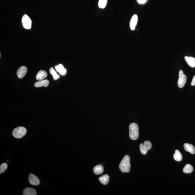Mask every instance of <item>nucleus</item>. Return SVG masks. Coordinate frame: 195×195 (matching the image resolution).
Segmentation results:
<instances>
[{
	"label": "nucleus",
	"mask_w": 195,
	"mask_h": 195,
	"mask_svg": "<svg viewBox=\"0 0 195 195\" xmlns=\"http://www.w3.org/2000/svg\"><path fill=\"white\" fill-rule=\"evenodd\" d=\"M107 3V0H99L98 3V7L102 9L105 8L106 6Z\"/></svg>",
	"instance_id": "412c9836"
},
{
	"label": "nucleus",
	"mask_w": 195,
	"mask_h": 195,
	"mask_svg": "<svg viewBox=\"0 0 195 195\" xmlns=\"http://www.w3.org/2000/svg\"><path fill=\"white\" fill-rule=\"evenodd\" d=\"M29 181L30 184L34 186H38L40 183L38 178L33 173H31L29 176Z\"/></svg>",
	"instance_id": "0eeeda50"
},
{
	"label": "nucleus",
	"mask_w": 195,
	"mask_h": 195,
	"mask_svg": "<svg viewBox=\"0 0 195 195\" xmlns=\"http://www.w3.org/2000/svg\"><path fill=\"white\" fill-rule=\"evenodd\" d=\"M55 67L57 71L61 75H64L66 73V70L64 68L62 64H59L58 65L55 66Z\"/></svg>",
	"instance_id": "f3484780"
},
{
	"label": "nucleus",
	"mask_w": 195,
	"mask_h": 195,
	"mask_svg": "<svg viewBox=\"0 0 195 195\" xmlns=\"http://www.w3.org/2000/svg\"><path fill=\"white\" fill-rule=\"evenodd\" d=\"M22 23L23 27L27 29H29L31 28V18L27 15H24L22 18Z\"/></svg>",
	"instance_id": "423d86ee"
},
{
	"label": "nucleus",
	"mask_w": 195,
	"mask_h": 195,
	"mask_svg": "<svg viewBox=\"0 0 195 195\" xmlns=\"http://www.w3.org/2000/svg\"><path fill=\"white\" fill-rule=\"evenodd\" d=\"M187 77L183 74V70H180L179 72V78L178 80L177 84L180 88H183L185 84Z\"/></svg>",
	"instance_id": "39448f33"
},
{
	"label": "nucleus",
	"mask_w": 195,
	"mask_h": 195,
	"mask_svg": "<svg viewBox=\"0 0 195 195\" xmlns=\"http://www.w3.org/2000/svg\"><path fill=\"white\" fill-rule=\"evenodd\" d=\"M194 170L193 168L191 165L187 164L185 166L183 169V171L185 173H191Z\"/></svg>",
	"instance_id": "6ab92c4d"
},
{
	"label": "nucleus",
	"mask_w": 195,
	"mask_h": 195,
	"mask_svg": "<svg viewBox=\"0 0 195 195\" xmlns=\"http://www.w3.org/2000/svg\"><path fill=\"white\" fill-rule=\"evenodd\" d=\"M120 170L123 173H128L130 172L131 165L130 164V157L126 155L123 159L119 165Z\"/></svg>",
	"instance_id": "f257e3e1"
},
{
	"label": "nucleus",
	"mask_w": 195,
	"mask_h": 195,
	"mask_svg": "<svg viewBox=\"0 0 195 195\" xmlns=\"http://www.w3.org/2000/svg\"><path fill=\"white\" fill-rule=\"evenodd\" d=\"M152 147V144L149 140H146L144 143H140V152L143 155L147 154L148 150L151 149Z\"/></svg>",
	"instance_id": "20e7f679"
},
{
	"label": "nucleus",
	"mask_w": 195,
	"mask_h": 195,
	"mask_svg": "<svg viewBox=\"0 0 195 195\" xmlns=\"http://www.w3.org/2000/svg\"><path fill=\"white\" fill-rule=\"evenodd\" d=\"M49 84V81L47 80H40L36 82L34 84V87H48Z\"/></svg>",
	"instance_id": "9d476101"
},
{
	"label": "nucleus",
	"mask_w": 195,
	"mask_h": 195,
	"mask_svg": "<svg viewBox=\"0 0 195 195\" xmlns=\"http://www.w3.org/2000/svg\"><path fill=\"white\" fill-rule=\"evenodd\" d=\"M147 0H137L138 2L140 4H144L146 2Z\"/></svg>",
	"instance_id": "b1692460"
},
{
	"label": "nucleus",
	"mask_w": 195,
	"mask_h": 195,
	"mask_svg": "<svg viewBox=\"0 0 195 195\" xmlns=\"http://www.w3.org/2000/svg\"><path fill=\"white\" fill-rule=\"evenodd\" d=\"M138 21V17L137 15H134L132 17L130 22V27L132 31H133L135 29L136 26Z\"/></svg>",
	"instance_id": "1a4fd4ad"
},
{
	"label": "nucleus",
	"mask_w": 195,
	"mask_h": 195,
	"mask_svg": "<svg viewBox=\"0 0 195 195\" xmlns=\"http://www.w3.org/2000/svg\"><path fill=\"white\" fill-rule=\"evenodd\" d=\"M24 195H37L36 191L32 188L27 187L22 192Z\"/></svg>",
	"instance_id": "ddd939ff"
},
{
	"label": "nucleus",
	"mask_w": 195,
	"mask_h": 195,
	"mask_svg": "<svg viewBox=\"0 0 195 195\" xmlns=\"http://www.w3.org/2000/svg\"><path fill=\"white\" fill-rule=\"evenodd\" d=\"M173 158L177 162L181 161L183 160V156L179 150H175L174 155H173Z\"/></svg>",
	"instance_id": "a211bd4d"
},
{
	"label": "nucleus",
	"mask_w": 195,
	"mask_h": 195,
	"mask_svg": "<svg viewBox=\"0 0 195 195\" xmlns=\"http://www.w3.org/2000/svg\"><path fill=\"white\" fill-rule=\"evenodd\" d=\"M27 130L25 127H19L15 128L12 132V135L15 138H22L27 134Z\"/></svg>",
	"instance_id": "7ed1b4c3"
},
{
	"label": "nucleus",
	"mask_w": 195,
	"mask_h": 195,
	"mask_svg": "<svg viewBox=\"0 0 195 195\" xmlns=\"http://www.w3.org/2000/svg\"><path fill=\"white\" fill-rule=\"evenodd\" d=\"M93 172L95 174L100 175L104 172V167L102 165L99 164L95 166L93 168Z\"/></svg>",
	"instance_id": "2eb2a0df"
},
{
	"label": "nucleus",
	"mask_w": 195,
	"mask_h": 195,
	"mask_svg": "<svg viewBox=\"0 0 195 195\" xmlns=\"http://www.w3.org/2000/svg\"><path fill=\"white\" fill-rule=\"evenodd\" d=\"M8 165L6 163H3L0 166V173L2 174L7 168Z\"/></svg>",
	"instance_id": "4be33fe9"
},
{
	"label": "nucleus",
	"mask_w": 195,
	"mask_h": 195,
	"mask_svg": "<svg viewBox=\"0 0 195 195\" xmlns=\"http://www.w3.org/2000/svg\"><path fill=\"white\" fill-rule=\"evenodd\" d=\"M28 71L27 67L22 66L20 67L17 71V74L18 78H22L25 76Z\"/></svg>",
	"instance_id": "6e6552de"
},
{
	"label": "nucleus",
	"mask_w": 195,
	"mask_h": 195,
	"mask_svg": "<svg viewBox=\"0 0 195 195\" xmlns=\"http://www.w3.org/2000/svg\"><path fill=\"white\" fill-rule=\"evenodd\" d=\"M191 85L192 86H193L195 85V75L193 77Z\"/></svg>",
	"instance_id": "5701e85b"
},
{
	"label": "nucleus",
	"mask_w": 195,
	"mask_h": 195,
	"mask_svg": "<svg viewBox=\"0 0 195 195\" xmlns=\"http://www.w3.org/2000/svg\"><path fill=\"white\" fill-rule=\"evenodd\" d=\"M47 76V74L46 72L44 70H41L37 73L36 76V78L37 80L40 81V80H44Z\"/></svg>",
	"instance_id": "f8f14e48"
},
{
	"label": "nucleus",
	"mask_w": 195,
	"mask_h": 195,
	"mask_svg": "<svg viewBox=\"0 0 195 195\" xmlns=\"http://www.w3.org/2000/svg\"><path fill=\"white\" fill-rule=\"evenodd\" d=\"M110 176L108 174H105L102 175L99 178L100 183L104 185H106L109 182Z\"/></svg>",
	"instance_id": "dca6fc26"
},
{
	"label": "nucleus",
	"mask_w": 195,
	"mask_h": 195,
	"mask_svg": "<svg viewBox=\"0 0 195 195\" xmlns=\"http://www.w3.org/2000/svg\"><path fill=\"white\" fill-rule=\"evenodd\" d=\"M183 147L186 151L192 154H195V147L193 145L185 143L184 144Z\"/></svg>",
	"instance_id": "9b49d317"
},
{
	"label": "nucleus",
	"mask_w": 195,
	"mask_h": 195,
	"mask_svg": "<svg viewBox=\"0 0 195 195\" xmlns=\"http://www.w3.org/2000/svg\"><path fill=\"white\" fill-rule=\"evenodd\" d=\"M50 73L52 75L54 80H57L60 78V76L57 74L56 72L52 67L50 68Z\"/></svg>",
	"instance_id": "aec40b11"
},
{
	"label": "nucleus",
	"mask_w": 195,
	"mask_h": 195,
	"mask_svg": "<svg viewBox=\"0 0 195 195\" xmlns=\"http://www.w3.org/2000/svg\"><path fill=\"white\" fill-rule=\"evenodd\" d=\"M185 59L189 66L192 68L195 67V58L192 57L185 56Z\"/></svg>",
	"instance_id": "4468645a"
},
{
	"label": "nucleus",
	"mask_w": 195,
	"mask_h": 195,
	"mask_svg": "<svg viewBox=\"0 0 195 195\" xmlns=\"http://www.w3.org/2000/svg\"><path fill=\"white\" fill-rule=\"evenodd\" d=\"M129 128L130 139L133 140H137L139 136L138 125L136 123H132L129 126Z\"/></svg>",
	"instance_id": "f03ea898"
}]
</instances>
